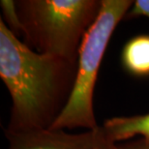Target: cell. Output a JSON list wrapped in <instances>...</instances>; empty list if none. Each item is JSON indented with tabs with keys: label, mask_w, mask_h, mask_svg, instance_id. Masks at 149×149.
<instances>
[{
	"label": "cell",
	"mask_w": 149,
	"mask_h": 149,
	"mask_svg": "<svg viewBox=\"0 0 149 149\" xmlns=\"http://www.w3.org/2000/svg\"><path fill=\"white\" fill-rule=\"evenodd\" d=\"M77 76V61L30 49L0 19V77L10 94L4 132L52 129L66 108Z\"/></svg>",
	"instance_id": "6da1fadb"
},
{
	"label": "cell",
	"mask_w": 149,
	"mask_h": 149,
	"mask_svg": "<svg viewBox=\"0 0 149 149\" xmlns=\"http://www.w3.org/2000/svg\"><path fill=\"white\" fill-rule=\"evenodd\" d=\"M23 43L42 54L77 61L102 0H17Z\"/></svg>",
	"instance_id": "7a4b0ae2"
},
{
	"label": "cell",
	"mask_w": 149,
	"mask_h": 149,
	"mask_svg": "<svg viewBox=\"0 0 149 149\" xmlns=\"http://www.w3.org/2000/svg\"><path fill=\"white\" fill-rule=\"evenodd\" d=\"M133 3L131 0H102L99 16L80 45L76 81L69 103L52 129L84 128L92 131L99 126L93 109L98 73L116 26L125 19Z\"/></svg>",
	"instance_id": "3957f363"
},
{
	"label": "cell",
	"mask_w": 149,
	"mask_h": 149,
	"mask_svg": "<svg viewBox=\"0 0 149 149\" xmlns=\"http://www.w3.org/2000/svg\"><path fill=\"white\" fill-rule=\"evenodd\" d=\"M4 134L8 149H94L93 130L79 134L53 129Z\"/></svg>",
	"instance_id": "277c9868"
},
{
	"label": "cell",
	"mask_w": 149,
	"mask_h": 149,
	"mask_svg": "<svg viewBox=\"0 0 149 149\" xmlns=\"http://www.w3.org/2000/svg\"><path fill=\"white\" fill-rule=\"evenodd\" d=\"M102 128L107 136L116 143L136 136L149 139V113L107 119Z\"/></svg>",
	"instance_id": "5b68a950"
},
{
	"label": "cell",
	"mask_w": 149,
	"mask_h": 149,
	"mask_svg": "<svg viewBox=\"0 0 149 149\" xmlns=\"http://www.w3.org/2000/svg\"><path fill=\"white\" fill-rule=\"evenodd\" d=\"M121 63L126 72L136 77L149 76V35L141 34L125 44Z\"/></svg>",
	"instance_id": "8992f818"
},
{
	"label": "cell",
	"mask_w": 149,
	"mask_h": 149,
	"mask_svg": "<svg viewBox=\"0 0 149 149\" xmlns=\"http://www.w3.org/2000/svg\"><path fill=\"white\" fill-rule=\"evenodd\" d=\"M0 7L2 10L1 19L4 22L9 30L17 37L22 36V25L20 22L19 13L17 9V3L15 0H1Z\"/></svg>",
	"instance_id": "52a82bcc"
},
{
	"label": "cell",
	"mask_w": 149,
	"mask_h": 149,
	"mask_svg": "<svg viewBox=\"0 0 149 149\" xmlns=\"http://www.w3.org/2000/svg\"><path fill=\"white\" fill-rule=\"evenodd\" d=\"M94 135V149H118L116 142L112 141L107 136L102 126H98L93 130Z\"/></svg>",
	"instance_id": "ba28073f"
},
{
	"label": "cell",
	"mask_w": 149,
	"mask_h": 149,
	"mask_svg": "<svg viewBox=\"0 0 149 149\" xmlns=\"http://www.w3.org/2000/svg\"><path fill=\"white\" fill-rule=\"evenodd\" d=\"M139 17L149 19V0H136L125 16L124 19H133Z\"/></svg>",
	"instance_id": "9c48e42d"
},
{
	"label": "cell",
	"mask_w": 149,
	"mask_h": 149,
	"mask_svg": "<svg viewBox=\"0 0 149 149\" xmlns=\"http://www.w3.org/2000/svg\"><path fill=\"white\" fill-rule=\"evenodd\" d=\"M118 149H149V139H139L131 142L117 143Z\"/></svg>",
	"instance_id": "30bf717a"
}]
</instances>
